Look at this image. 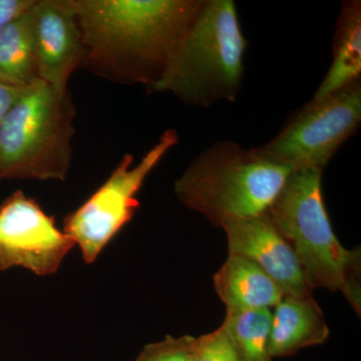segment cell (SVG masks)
Returning <instances> with one entry per match:
<instances>
[{
	"label": "cell",
	"instance_id": "cell-1",
	"mask_svg": "<svg viewBox=\"0 0 361 361\" xmlns=\"http://www.w3.org/2000/svg\"><path fill=\"white\" fill-rule=\"evenodd\" d=\"M77 16L82 66L121 85L159 82L206 0H68Z\"/></svg>",
	"mask_w": 361,
	"mask_h": 361
},
{
	"label": "cell",
	"instance_id": "cell-2",
	"mask_svg": "<svg viewBox=\"0 0 361 361\" xmlns=\"http://www.w3.org/2000/svg\"><path fill=\"white\" fill-rule=\"evenodd\" d=\"M322 173L292 171L266 214L295 252L310 288L341 292L360 315V250L337 239L323 201Z\"/></svg>",
	"mask_w": 361,
	"mask_h": 361
},
{
	"label": "cell",
	"instance_id": "cell-3",
	"mask_svg": "<svg viewBox=\"0 0 361 361\" xmlns=\"http://www.w3.org/2000/svg\"><path fill=\"white\" fill-rule=\"evenodd\" d=\"M247 42L232 0H206L193 25L149 92H170L191 106L236 101Z\"/></svg>",
	"mask_w": 361,
	"mask_h": 361
},
{
	"label": "cell",
	"instance_id": "cell-4",
	"mask_svg": "<svg viewBox=\"0 0 361 361\" xmlns=\"http://www.w3.org/2000/svg\"><path fill=\"white\" fill-rule=\"evenodd\" d=\"M290 168L237 142H218L202 152L176 180L178 200L214 226L267 212Z\"/></svg>",
	"mask_w": 361,
	"mask_h": 361
},
{
	"label": "cell",
	"instance_id": "cell-5",
	"mask_svg": "<svg viewBox=\"0 0 361 361\" xmlns=\"http://www.w3.org/2000/svg\"><path fill=\"white\" fill-rule=\"evenodd\" d=\"M77 116L70 90L37 80L0 125V180H65Z\"/></svg>",
	"mask_w": 361,
	"mask_h": 361
},
{
	"label": "cell",
	"instance_id": "cell-6",
	"mask_svg": "<svg viewBox=\"0 0 361 361\" xmlns=\"http://www.w3.org/2000/svg\"><path fill=\"white\" fill-rule=\"evenodd\" d=\"M178 142L177 130L169 129L137 165L132 154H125L106 182L66 216L63 232L80 249L85 263H94L104 247L133 219L140 208L137 195L145 180Z\"/></svg>",
	"mask_w": 361,
	"mask_h": 361
},
{
	"label": "cell",
	"instance_id": "cell-7",
	"mask_svg": "<svg viewBox=\"0 0 361 361\" xmlns=\"http://www.w3.org/2000/svg\"><path fill=\"white\" fill-rule=\"evenodd\" d=\"M361 122V82L312 99L271 141L256 148L259 155L278 165L324 170L332 157Z\"/></svg>",
	"mask_w": 361,
	"mask_h": 361
},
{
	"label": "cell",
	"instance_id": "cell-8",
	"mask_svg": "<svg viewBox=\"0 0 361 361\" xmlns=\"http://www.w3.org/2000/svg\"><path fill=\"white\" fill-rule=\"evenodd\" d=\"M75 246L54 218L23 191L14 192L0 206V271L23 267L49 276Z\"/></svg>",
	"mask_w": 361,
	"mask_h": 361
},
{
	"label": "cell",
	"instance_id": "cell-9",
	"mask_svg": "<svg viewBox=\"0 0 361 361\" xmlns=\"http://www.w3.org/2000/svg\"><path fill=\"white\" fill-rule=\"evenodd\" d=\"M229 254L251 260L274 280L284 295H310L302 267L290 244L280 234L267 214L228 221L222 226Z\"/></svg>",
	"mask_w": 361,
	"mask_h": 361
},
{
	"label": "cell",
	"instance_id": "cell-10",
	"mask_svg": "<svg viewBox=\"0 0 361 361\" xmlns=\"http://www.w3.org/2000/svg\"><path fill=\"white\" fill-rule=\"evenodd\" d=\"M32 13L39 78L56 89H68L84 59L77 16L68 0H37Z\"/></svg>",
	"mask_w": 361,
	"mask_h": 361
},
{
	"label": "cell",
	"instance_id": "cell-11",
	"mask_svg": "<svg viewBox=\"0 0 361 361\" xmlns=\"http://www.w3.org/2000/svg\"><path fill=\"white\" fill-rule=\"evenodd\" d=\"M329 329L317 302L310 295H284L272 313L271 357L294 355L327 341Z\"/></svg>",
	"mask_w": 361,
	"mask_h": 361
},
{
	"label": "cell",
	"instance_id": "cell-12",
	"mask_svg": "<svg viewBox=\"0 0 361 361\" xmlns=\"http://www.w3.org/2000/svg\"><path fill=\"white\" fill-rule=\"evenodd\" d=\"M214 286L227 310H269L284 296L258 265L236 254H229L214 275Z\"/></svg>",
	"mask_w": 361,
	"mask_h": 361
},
{
	"label": "cell",
	"instance_id": "cell-13",
	"mask_svg": "<svg viewBox=\"0 0 361 361\" xmlns=\"http://www.w3.org/2000/svg\"><path fill=\"white\" fill-rule=\"evenodd\" d=\"M332 63L313 99H322L360 80L361 2L343 1L332 45Z\"/></svg>",
	"mask_w": 361,
	"mask_h": 361
},
{
	"label": "cell",
	"instance_id": "cell-14",
	"mask_svg": "<svg viewBox=\"0 0 361 361\" xmlns=\"http://www.w3.org/2000/svg\"><path fill=\"white\" fill-rule=\"evenodd\" d=\"M32 11L0 30V82L18 89L39 80Z\"/></svg>",
	"mask_w": 361,
	"mask_h": 361
},
{
	"label": "cell",
	"instance_id": "cell-15",
	"mask_svg": "<svg viewBox=\"0 0 361 361\" xmlns=\"http://www.w3.org/2000/svg\"><path fill=\"white\" fill-rule=\"evenodd\" d=\"M269 310H227L223 326L242 361H271Z\"/></svg>",
	"mask_w": 361,
	"mask_h": 361
},
{
	"label": "cell",
	"instance_id": "cell-16",
	"mask_svg": "<svg viewBox=\"0 0 361 361\" xmlns=\"http://www.w3.org/2000/svg\"><path fill=\"white\" fill-rule=\"evenodd\" d=\"M196 343V337L168 336L145 346L135 361H194Z\"/></svg>",
	"mask_w": 361,
	"mask_h": 361
},
{
	"label": "cell",
	"instance_id": "cell-17",
	"mask_svg": "<svg viewBox=\"0 0 361 361\" xmlns=\"http://www.w3.org/2000/svg\"><path fill=\"white\" fill-rule=\"evenodd\" d=\"M194 361H242L224 326L197 338Z\"/></svg>",
	"mask_w": 361,
	"mask_h": 361
},
{
	"label": "cell",
	"instance_id": "cell-18",
	"mask_svg": "<svg viewBox=\"0 0 361 361\" xmlns=\"http://www.w3.org/2000/svg\"><path fill=\"white\" fill-rule=\"evenodd\" d=\"M37 0H0V30L30 13Z\"/></svg>",
	"mask_w": 361,
	"mask_h": 361
},
{
	"label": "cell",
	"instance_id": "cell-19",
	"mask_svg": "<svg viewBox=\"0 0 361 361\" xmlns=\"http://www.w3.org/2000/svg\"><path fill=\"white\" fill-rule=\"evenodd\" d=\"M25 90L9 87V85L0 82V125H1L7 111L11 110V106L20 99Z\"/></svg>",
	"mask_w": 361,
	"mask_h": 361
}]
</instances>
